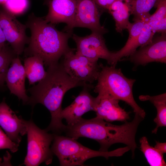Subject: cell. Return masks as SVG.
I'll use <instances>...</instances> for the list:
<instances>
[{"instance_id":"obj_25","label":"cell","mask_w":166,"mask_h":166,"mask_svg":"<svg viewBox=\"0 0 166 166\" xmlns=\"http://www.w3.org/2000/svg\"><path fill=\"white\" fill-rule=\"evenodd\" d=\"M28 0H6L2 7L11 14L16 16L24 13L28 8Z\"/></svg>"},{"instance_id":"obj_2","label":"cell","mask_w":166,"mask_h":166,"mask_svg":"<svg viewBox=\"0 0 166 166\" xmlns=\"http://www.w3.org/2000/svg\"><path fill=\"white\" fill-rule=\"evenodd\" d=\"M144 119L135 113L131 121L116 125L96 117L90 119L82 118L73 125H66L64 132L67 136L76 140L81 137L94 140L100 144L99 150L103 152L108 151L114 144H124L130 148L133 158L137 147L136 134L139 124Z\"/></svg>"},{"instance_id":"obj_21","label":"cell","mask_w":166,"mask_h":166,"mask_svg":"<svg viewBox=\"0 0 166 166\" xmlns=\"http://www.w3.org/2000/svg\"><path fill=\"white\" fill-rule=\"evenodd\" d=\"M155 12L145 20L155 33H166V0H158Z\"/></svg>"},{"instance_id":"obj_27","label":"cell","mask_w":166,"mask_h":166,"mask_svg":"<svg viewBox=\"0 0 166 166\" xmlns=\"http://www.w3.org/2000/svg\"><path fill=\"white\" fill-rule=\"evenodd\" d=\"M19 144L13 141L0 127V150L9 149L14 153L18 150Z\"/></svg>"},{"instance_id":"obj_24","label":"cell","mask_w":166,"mask_h":166,"mask_svg":"<svg viewBox=\"0 0 166 166\" xmlns=\"http://www.w3.org/2000/svg\"><path fill=\"white\" fill-rule=\"evenodd\" d=\"M17 56L7 45L0 50V88L4 85L6 75L12 60Z\"/></svg>"},{"instance_id":"obj_29","label":"cell","mask_w":166,"mask_h":166,"mask_svg":"<svg viewBox=\"0 0 166 166\" xmlns=\"http://www.w3.org/2000/svg\"><path fill=\"white\" fill-rule=\"evenodd\" d=\"M154 148L161 153L164 154L166 153V143L156 142Z\"/></svg>"},{"instance_id":"obj_3","label":"cell","mask_w":166,"mask_h":166,"mask_svg":"<svg viewBox=\"0 0 166 166\" xmlns=\"http://www.w3.org/2000/svg\"><path fill=\"white\" fill-rule=\"evenodd\" d=\"M25 24L31 34L29 45L24 50L28 57H39L48 67L58 63L70 49L68 41L73 33L59 31L44 17L37 16L33 13L29 15Z\"/></svg>"},{"instance_id":"obj_12","label":"cell","mask_w":166,"mask_h":166,"mask_svg":"<svg viewBox=\"0 0 166 166\" xmlns=\"http://www.w3.org/2000/svg\"><path fill=\"white\" fill-rule=\"evenodd\" d=\"M76 5V0H49L48 12L44 18L53 25L65 23L63 31L73 33Z\"/></svg>"},{"instance_id":"obj_14","label":"cell","mask_w":166,"mask_h":166,"mask_svg":"<svg viewBox=\"0 0 166 166\" xmlns=\"http://www.w3.org/2000/svg\"><path fill=\"white\" fill-rule=\"evenodd\" d=\"M26 121L18 117L3 99L0 103V126L13 141L19 144L22 136L26 134Z\"/></svg>"},{"instance_id":"obj_19","label":"cell","mask_w":166,"mask_h":166,"mask_svg":"<svg viewBox=\"0 0 166 166\" xmlns=\"http://www.w3.org/2000/svg\"><path fill=\"white\" fill-rule=\"evenodd\" d=\"M42 59L37 56H29L24 60V68L29 85L39 82L45 76Z\"/></svg>"},{"instance_id":"obj_11","label":"cell","mask_w":166,"mask_h":166,"mask_svg":"<svg viewBox=\"0 0 166 166\" xmlns=\"http://www.w3.org/2000/svg\"><path fill=\"white\" fill-rule=\"evenodd\" d=\"M127 58L136 66L156 62L166 63V34H161L149 44L140 47Z\"/></svg>"},{"instance_id":"obj_23","label":"cell","mask_w":166,"mask_h":166,"mask_svg":"<svg viewBox=\"0 0 166 166\" xmlns=\"http://www.w3.org/2000/svg\"><path fill=\"white\" fill-rule=\"evenodd\" d=\"M158 0H132V14L134 21L145 20L150 16L149 12L153 7H156Z\"/></svg>"},{"instance_id":"obj_1","label":"cell","mask_w":166,"mask_h":166,"mask_svg":"<svg viewBox=\"0 0 166 166\" xmlns=\"http://www.w3.org/2000/svg\"><path fill=\"white\" fill-rule=\"evenodd\" d=\"M79 86L91 89L93 88L91 84L72 78L65 71L61 64L58 62L48 66L45 77L27 90L30 96L27 104L32 108L38 103L44 106L51 115L50 124L45 129L60 135L64 132L66 127L62 122L61 115L64 95L70 89Z\"/></svg>"},{"instance_id":"obj_20","label":"cell","mask_w":166,"mask_h":166,"mask_svg":"<svg viewBox=\"0 0 166 166\" xmlns=\"http://www.w3.org/2000/svg\"><path fill=\"white\" fill-rule=\"evenodd\" d=\"M139 98L141 101H150L156 108L157 115L153 120L156 127L152 131V133L156 134L160 127L166 126V93L154 96L140 95Z\"/></svg>"},{"instance_id":"obj_6","label":"cell","mask_w":166,"mask_h":166,"mask_svg":"<svg viewBox=\"0 0 166 166\" xmlns=\"http://www.w3.org/2000/svg\"><path fill=\"white\" fill-rule=\"evenodd\" d=\"M26 123L27 153L23 164L26 166H37L43 163L46 165L51 164L53 154L50 145L54 139V134L39 128L32 118L26 121Z\"/></svg>"},{"instance_id":"obj_4","label":"cell","mask_w":166,"mask_h":166,"mask_svg":"<svg viewBox=\"0 0 166 166\" xmlns=\"http://www.w3.org/2000/svg\"><path fill=\"white\" fill-rule=\"evenodd\" d=\"M100 70L94 92L99 95H107L123 101L129 105L135 113L144 118L146 113L135 101L132 88L136 81L126 77L116 65L104 66L100 64Z\"/></svg>"},{"instance_id":"obj_18","label":"cell","mask_w":166,"mask_h":166,"mask_svg":"<svg viewBox=\"0 0 166 166\" xmlns=\"http://www.w3.org/2000/svg\"><path fill=\"white\" fill-rule=\"evenodd\" d=\"M145 22V20H138L129 24L127 28L129 33L128 40L122 48L114 52L113 65H116L122 58L129 57L136 51L135 45Z\"/></svg>"},{"instance_id":"obj_9","label":"cell","mask_w":166,"mask_h":166,"mask_svg":"<svg viewBox=\"0 0 166 166\" xmlns=\"http://www.w3.org/2000/svg\"><path fill=\"white\" fill-rule=\"evenodd\" d=\"M72 37L76 43V52L97 61L99 58L104 59L109 64L113 65L114 52L108 49L103 35L92 32L84 37L73 34Z\"/></svg>"},{"instance_id":"obj_10","label":"cell","mask_w":166,"mask_h":166,"mask_svg":"<svg viewBox=\"0 0 166 166\" xmlns=\"http://www.w3.org/2000/svg\"><path fill=\"white\" fill-rule=\"evenodd\" d=\"M76 10L73 25L75 27L86 28L102 35L108 30L100 22L103 12L96 4L94 0H76Z\"/></svg>"},{"instance_id":"obj_8","label":"cell","mask_w":166,"mask_h":166,"mask_svg":"<svg viewBox=\"0 0 166 166\" xmlns=\"http://www.w3.org/2000/svg\"><path fill=\"white\" fill-rule=\"evenodd\" d=\"M0 25L6 41L18 55L24 51L30 37L26 34V25L18 21L16 17L0 8Z\"/></svg>"},{"instance_id":"obj_7","label":"cell","mask_w":166,"mask_h":166,"mask_svg":"<svg viewBox=\"0 0 166 166\" xmlns=\"http://www.w3.org/2000/svg\"><path fill=\"white\" fill-rule=\"evenodd\" d=\"M71 49L65 53L61 63L66 73L77 81L91 84L97 80L100 70L97 61L84 56Z\"/></svg>"},{"instance_id":"obj_30","label":"cell","mask_w":166,"mask_h":166,"mask_svg":"<svg viewBox=\"0 0 166 166\" xmlns=\"http://www.w3.org/2000/svg\"><path fill=\"white\" fill-rule=\"evenodd\" d=\"M5 35L0 25V50L4 48L7 45Z\"/></svg>"},{"instance_id":"obj_31","label":"cell","mask_w":166,"mask_h":166,"mask_svg":"<svg viewBox=\"0 0 166 166\" xmlns=\"http://www.w3.org/2000/svg\"><path fill=\"white\" fill-rule=\"evenodd\" d=\"M6 0H0V5H2L6 2Z\"/></svg>"},{"instance_id":"obj_17","label":"cell","mask_w":166,"mask_h":166,"mask_svg":"<svg viewBox=\"0 0 166 166\" xmlns=\"http://www.w3.org/2000/svg\"><path fill=\"white\" fill-rule=\"evenodd\" d=\"M132 0H115L108 10L115 22L117 32L122 33L130 23L129 19L132 14Z\"/></svg>"},{"instance_id":"obj_15","label":"cell","mask_w":166,"mask_h":166,"mask_svg":"<svg viewBox=\"0 0 166 166\" xmlns=\"http://www.w3.org/2000/svg\"><path fill=\"white\" fill-rule=\"evenodd\" d=\"M26 77L24 67L18 55L12 61L5 81L10 93L21 100L24 104H27L29 99L25 87Z\"/></svg>"},{"instance_id":"obj_26","label":"cell","mask_w":166,"mask_h":166,"mask_svg":"<svg viewBox=\"0 0 166 166\" xmlns=\"http://www.w3.org/2000/svg\"><path fill=\"white\" fill-rule=\"evenodd\" d=\"M155 33L145 21L137 39L135 46V49L136 50L138 47L143 46L150 43L152 40Z\"/></svg>"},{"instance_id":"obj_32","label":"cell","mask_w":166,"mask_h":166,"mask_svg":"<svg viewBox=\"0 0 166 166\" xmlns=\"http://www.w3.org/2000/svg\"><path fill=\"white\" fill-rule=\"evenodd\" d=\"M2 159L1 157H0V166L2 165Z\"/></svg>"},{"instance_id":"obj_28","label":"cell","mask_w":166,"mask_h":166,"mask_svg":"<svg viewBox=\"0 0 166 166\" xmlns=\"http://www.w3.org/2000/svg\"><path fill=\"white\" fill-rule=\"evenodd\" d=\"M98 8L104 12L108 10L115 0H94Z\"/></svg>"},{"instance_id":"obj_13","label":"cell","mask_w":166,"mask_h":166,"mask_svg":"<svg viewBox=\"0 0 166 166\" xmlns=\"http://www.w3.org/2000/svg\"><path fill=\"white\" fill-rule=\"evenodd\" d=\"M83 88L73 102L61 111V118L66 120L67 125H72L76 123L85 113L95 111L97 103V97H93L90 94L89 90L91 89Z\"/></svg>"},{"instance_id":"obj_22","label":"cell","mask_w":166,"mask_h":166,"mask_svg":"<svg viewBox=\"0 0 166 166\" xmlns=\"http://www.w3.org/2000/svg\"><path fill=\"white\" fill-rule=\"evenodd\" d=\"M140 150L151 166H165L166 163L161 153L154 147L150 145L147 138L143 136L140 140Z\"/></svg>"},{"instance_id":"obj_5","label":"cell","mask_w":166,"mask_h":166,"mask_svg":"<svg viewBox=\"0 0 166 166\" xmlns=\"http://www.w3.org/2000/svg\"><path fill=\"white\" fill-rule=\"evenodd\" d=\"M51 148L53 155L58 158L60 166H83L88 159L102 156L108 159L109 157L123 156L130 150L126 146L111 151H96L86 147L70 137L54 134Z\"/></svg>"},{"instance_id":"obj_16","label":"cell","mask_w":166,"mask_h":166,"mask_svg":"<svg viewBox=\"0 0 166 166\" xmlns=\"http://www.w3.org/2000/svg\"><path fill=\"white\" fill-rule=\"evenodd\" d=\"M96 97V117L107 122H125L129 119V113L120 106L119 100L107 95L98 94Z\"/></svg>"}]
</instances>
